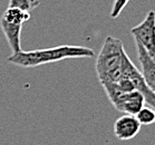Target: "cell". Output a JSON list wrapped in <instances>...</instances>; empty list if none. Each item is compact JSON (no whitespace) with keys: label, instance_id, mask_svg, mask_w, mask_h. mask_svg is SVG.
<instances>
[{"label":"cell","instance_id":"cell-4","mask_svg":"<svg viewBox=\"0 0 155 145\" xmlns=\"http://www.w3.org/2000/svg\"><path fill=\"white\" fill-rule=\"evenodd\" d=\"M120 77L127 78L132 81L134 85L135 91L141 93L144 97L145 103L154 110L155 107V93L154 91L146 84L144 77L142 76V73L137 69V67L133 64L130 58L127 56L126 51L123 54V59H122V65H120Z\"/></svg>","mask_w":155,"mask_h":145},{"label":"cell","instance_id":"cell-7","mask_svg":"<svg viewBox=\"0 0 155 145\" xmlns=\"http://www.w3.org/2000/svg\"><path fill=\"white\" fill-rule=\"evenodd\" d=\"M144 97L141 93H138L137 91H132L128 93H123L113 106L122 113L135 116L138 110L144 106Z\"/></svg>","mask_w":155,"mask_h":145},{"label":"cell","instance_id":"cell-11","mask_svg":"<svg viewBox=\"0 0 155 145\" xmlns=\"http://www.w3.org/2000/svg\"><path fill=\"white\" fill-rule=\"evenodd\" d=\"M128 2H130V0H114L113 8H112V11H110V17L113 19L118 17Z\"/></svg>","mask_w":155,"mask_h":145},{"label":"cell","instance_id":"cell-8","mask_svg":"<svg viewBox=\"0 0 155 145\" xmlns=\"http://www.w3.org/2000/svg\"><path fill=\"white\" fill-rule=\"evenodd\" d=\"M136 43V51L142 65V76L144 77L146 84L151 87L153 91L155 89V60L154 57L151 56L148 51L142 46L141 44Z\"/></svg>","mask_w":155,"mask_h":145},{"label":"cell","instance_id":"cell-3","mask_svg":"<svg viewBox=\"0 0 155 145\" xmlns=\"http://www.w3.org/2000/svg\"><path fill=\"white\" fill-rule=\"evenodd\" d=\"M29 19H30V14L17 8L10 7L7 8V10L5 11L1 17L0 20L1 30L7 39L12 54H16L21 50V29L22 25L26 21H28Z\"/></svg>","mask_w":155,"mask_h":145},{"label":"cell","instance_id":"cell-10","mask_svg":"<svg viewBox=\"0 0 155 145\" xmlns=\"http://www.w3.org/2000/svg\"><path fill=\"white\" fill-rule=\"evenodd\" d=\"M135 117L141 125H151L155 120L154 110L148 106H143L135 115Z\"/></svg>","mask_w":155,"mask_h":145},{"label":"cell","instance_id":"cell-2","mask_svg":"<svg viewBox=\"0 0 155 145\" xmlns=\"http://www.w3.org/2000/svg\"><path fill=\"white\" fill-rule=\"evenodd\" d=\"M124 51L122 40L113 36L106 37L96 59V73L101 83L117 81L120 78V65Z\"/></svg>","mask_w":155,"mask_h":145},{"label":"cell","instance_id":"cell-6","mask_svg":"<svg viewBox=\"0 0 155 145\" xmlns=\"http://www.w3.org/2000/svg\"><path fill=\"white\" fill-rule=\"evenodd\" d=\"M141 124L134 115L125 114L118 117L114 124V133L116 137L122 141H128L134 138L141 131Z\"/></svg>","mask_w":155,"mask_h":145},{"label":"cell","instance_id":"cell-5","mask_svg":"<svg viewBox=\"0 0 155 145\" xmlns=\"http://www.w3.org/2000/svg\"><path fill=\"white\" fill-rule=\"evenodd\" d=\"M155 14L151 10L140 25L130 29V34L134 36L135 41H137L147 50L151 56L155 57Z\"/></svg>","mask_w":155,"mask_h":145},{"label":"cell","instance_id":"cell-1","mask_svg":"<svg viewBox=\"0 0 155 145\" xmlns=\"http://www.w3.org/2000/svg\"><path fill=\"white\" fill-rule=\"evenodd\" d=\"M95 55L94 50L84 46H63L50 47L46 49H35L30 51H18L8 57V61L19 67L31 68L40 65L56 63L68 58H91Z\"/></svg>","mask_w":155,"mask_h":145},{"label":"cell","instance_id":"cell-9","mask_svg":"<svg viewBox=\"0 0 155 145\" xmlns=\"http://www.w3.org/2000/svg\"><path fill=\"white\" fill-rule=\"evenodd\" d=\"M40 4L39 0H9V7L17 8L22 11L30 14L35 8H37Z\"/></svg>","mask_w":155,"mask_h":145}]
</instances>
